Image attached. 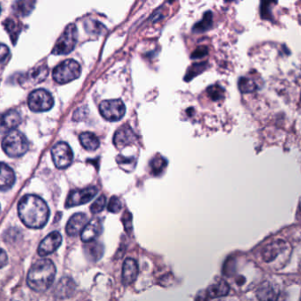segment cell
Returning a JSON list of instances; mask_svg holds the SVG:
<instances>
[{
    "instance_id": "1",
    "label": "cell",
    "mask_w": 301,
    "mask_h": 301,
    "mask_svg": "<svg viewBox=\"0 0 301 301\" xmlns=\"http://www.w3.org/2000/svg\"><path fill=\"white\" fill-rule=\"evenodd\" d=\"M18 214L27 227L40 229L49 220L50 209L42 198L29 194L24 196L19 202Z\"/></svg>"
},
{
    "instance_id": "2",
    "label": "cell",
    "mask_w": 301,
    "mask_h": 301,
    "mask_svg": "<svg viewBox=\"0 0 301 301\" xmlns=\"http://www.w3.org/2000/svg\"><path fill=\"white\" fill-rule=\"evenodd\" d=\"M56 267L49 259L37 261L27 273V282L30 289L37 292L45 291L53 284Z\"/></svg>"
},
{
    "instance_id": "3",
    "label": "cell",
    "mask_w": 301,
    "mask_h": 301,
    "mask_svg": "<svg viewBox=\"0 0 301 301\" xmlns=\"http://www.w3.org/2000/svg\"><path fill=\"white\" fill-rule=\"evenodd\" d=\"M2 148L10 158H20L28 149V142L23 134L18 131H11L2 141Z\"/></svg>"
},
{
    "instance_id": "4",
    "label": "cell",
    "mask_w": 301,
    "mask_h": 301,
    "mask_svg": "<svg viewBox=\"0 0 301 301\" xmlns=\"http://www.w3.org/2000/svg\"><path fill=\"white\" fill-rule=\"evenodd\" d=\"M81 67L80 64L73 59H67L55 67L53 70V79L59 84L69 83L80 77Z\"/></svg>"
},
{
    "instance_id": "5",
    "label": "cell",
    "mask_w": 301,
    "mask_h": 301,
    "mask_svg": "<svg viewBox=\"0 0 301 301\" xmlns=\"http://www.w3.org/2000/svg\"><path fill=\"white\" fill-rule=\"evenodd\" d=\"M78 41V29L75 24L68 25L52 50L55 55H66L72 52Z\"/></svg>"
},
{
    "instance_id": "6",
    "label": "cell",
    "mask_w": 301,
    "mask_h": 301,
    "mask_svg": "<svg viewBox=\"0 0 301 301\" xmlns=\"http://www.w3.org/2000/svg\"><path fill=\"white\" fill-rule=\"evenodd\" d=\"M27 104L30 110L35 112L50 111V109L53 107V97L50 92L43 88H39L33 91L29 95Z\"/></svg>"
},
{
    "instance_id": "7",
    "label": "cell",
    "mask_w": 301,
    "mask_h": 301,
    "mask_svg": "<svg viewBox=\"0 0 301 301\" xmlns=\"http://www.w3.org/2000/svg\"><path fill=\"white\" fill-rule=\"evenodd\" d=\"M125 105L120 99L103 101L99 104V112L107 121H118L125 114Z\"/></svg>"
},
{
    "instance_id": "8",
    "label": "cell",
    "mask_w": 301,
    "mask_h": 301,
    "mask_svg": "<svg viewBox=\"0 0 301 301\" xmlns=\"http://www.w3.org/2000/svg\"><path fill=\"white\" fill-rule=\"evenodd\" d=\"M51 156L54 164L58 169H65L73 163V150L65 142L56 143L51 149Z\"/></svg>"
},
{
    "instance_id": "9",
    "label": "cell",
    "mask_w": 301,
    "mask_h": 301,
    "mask_svg": "<svg viewBox=\"0 0 301 301\" xmlns=\"http://www.w3.org/2000/svg\"><path fill=\"white\" fill-rule=\"evenodd\" d=\"M291 253V247L287 242L278 239L272 242L271 244L267 245L261 253V256L265 262L272 263L277 260V258L280 255H285V254Z\"/></svg>"
},
{
    "instance_id": "10",
    "label": "cell",
    "mask_w": 301,
    "mask_h": 301,
    "mask_svg": "<svg viewBox=\"0 0 301 301\" xmlns=\"http://www.w3.org/2000/svg\"><path fill=\"white\" fill-rule=\"evenodd\" d=\"M97 194L98 189L96 188H84L81 190L73 191L70 193L69 196L67 198L65 207H73L86 204L92 201Z\"/></svg>"
},
{
    "instance_id": "11",
    "label": "cell",
    "mask_w": 301,
    "mask_h": 301,
    "mask_svg": "<svg viewBox=\"0 0 301 301\" xmlns=\"http://www.w3.org/2000/svg\"><path fill=\"white\" fill-rule=\"evenodd\" d=\"M62 243V236L59 232L53 231L44 238L38 248V254L40 256H47L52 254L59 248Z\"/></svg>"
},
{
    "instance_id": "12",
    "label": "cell",
    "mask_w": 301,
    "mask_h": 301,
    "mask_svg": "<svg viewBox=\"0 0 301 301\" xmlns=\"http://www.w3.org/2000/svg\"><path fill=\"white\" fill-rule=\"evenodd\" d=\"M136 140V134L129 126H124L116 131L114 135V144L116 147L122 148L129 144H132Z\"/></svg>"
},
{
    "instance_id": "13",
    "label": "cell",
    "mask_w": 301,
    "mask_h": 301,
    "mask_svg": "<svg viewBox=\"0 0 301 301\" xmlns=\"http://www.w3.org/2000/svg\"><path fill=\"white\" fill-rule=\"evenodd\" d=\"M102 230H103V226H102L101 219L98 218H93L91 221L86 224V226L81 231L80 233L81 239L85 243L94 240L102 233Z\"/></svg>"
},
{
    "instance_id": "14",
    "label": "cell",
    "mask_w": 301,
    "mask_h": 301,
    "mask_svg": "<svg viewBox=\"0 0 301 301\" xmlns=\"http://www.w3.org/2000/svg\"><path fill=\"white\" fill-rule=\"evenodd\" d=\"M21 118L18 111H7L0 117V133H9L20 125Z\"/></svg>"
},
{
    "instance_id": "15",
    "label": "cell",
    "mask_w": 301,
    "mask_h": 301,
    "mask_svg": "<svg viewBox=\"0 0 301 301\" xmlns=\"http://www.w3.org/2000/svg\"><path fill=\"white\" fill-rule=\"evenodd\" d=\"M86 224H87V218L86 215L83 213L73 215L66 224L65 229H66L67 234L72 237L80 234Z\"/></svg>"
},
{
    "instance_id": "16",
    "label": "cell",
    "mask_w": 301,
    "mask_h": 301,
    "mask_svg": "<svg viewBox=\"0 0 301 301\" xmlns=\"http://www.w3.org/2000/svg\"><path fill=\"white\" fill-rule=\"evenodd\" d=\"M48 74H49V69L46 66H39L27 72V74L22 76L21 82L23 84H28V85L39 83L41 81L45 80Z\"/></svg>"
},
{
    "instance_id": "17",
    "label": "cell",
    "mask_w": 301,
    "mask_h": 301,
    "mask_svg": "<svg viewBox=\"0 0 301 301\" xmlns=\"http://www.w3.org/2000/svg\"><path fill=\"white\" fill-rule=\"evenodd\" d=\"M139 274V267L137 261L131 258L126 259L123 266V281L125 285H130L136 280Z\"/></svg>"
},
{
    "instance_id": "18",
    "label": "cell",
    "mask_w": 301,
    "mask_h": 301,
    "mask_svg": "<svg viewBox=\"0 0 301 301\" xmlns=\"http://www.w3.org/2000/svg\"><path fill=\"white\" fill-rule=\"evenodd\" d=\"M15 181L14 171L8 165L0 163V190H7L12 188Z\"/></svg>"
},
{
    "instance_id": "19",
    "label": "cell",
    "mask_w": 301,
    "mask_h": 301,
    "mask_svg": "<svg viewBox=\"0 0 301 301\" xmlns=\"http://www.w3.org/2000/svg\"><path fill=\"white\" fill-rule=\"evenodd\" d=\"M36 6V0H17L13 6L14 13L19 16H27L29 15Z\"/></svg>"
},
{
    "instance_id": "20",
    "label": "cell",
    "mask_w": 301,
    "mask_h": 301,
    "mask_svg": "<svg viewBox=\"0 0 301 301\" xmlns=\"http://www.w3.org/2000/svg\"><path fill=\"white\" fill-rule=\"evenodd\" d=\"M257 298L261 300H276L278 297V292L276 288L270 284L269 282H265L261 285L257 291Z\"/></svg>"
},
{
    "instance_id": "21",
    "label": "cell",
    "mask_w": 301,
    "mask_h": 301,
    "mask_svg": "<svg viewBox=\"0 0 301 301\" xmlns=\"http://www.w3.org/2000/svg\"><path fill=\"white\" fill-rule=\"evenodd\" d=\"M278 0H261L260 4V16L262 20H270L274 23V18L272 10L275 6H277Z\"/></svg>"
},
{
    "instance_id": "22",
    "label": "cell",
    "mask_w": 301,
    "mask_h": 301,
    "mask_svg": "<svg viewBox=\"0 0 301 301\" xmlns=\"http://www.w3.org/2000/svg\"><path fill=\"white\" fill-rule=\"evenodd\" d=\"M80 141L81 145L86 148V150H96L99 146V139L97 138L95 134H92L90 132L80 134Z\"/></svg>"
},
{
    "instance_id": "23",
    "label": "cell",
    "mask_w": 301,
    "mask_h": 301,
    "mask_svg": "<svg viewBox=\"0 0 301 301\" xmlns=\"http://www.w3.org/2000/svg\"><path fill=\"white\" fill-rule=\"evenodd\" d=\"M85 251L87 257L92 261H99L103 254V247L98 242L90 241L85 247Z\"/></svg>"
},
{
    "instance_id": "24",
    "label": "cell",
    "mask_w": 301,
    "mask_h": 301,
    "mask_svg": "<svg viewBox=\"0 0 301 301\" xmlns=\"http://www.w3.org/2000/svg\"><path fill=\"white\" fill-rule=\"evenodd\" d=\"M228 292L229 285L225 281H219L208 289V296L210 298H219L227 295Z\"/></svg>"
},
{
    "instance_id": "25",
    "label": "cell",
    "mask_w": 301,
    "mask_h": 301,
    "mask_svg": "<svg viewBox=\"0 0 301 301\" xmlns=\"http://www.w3.org/2000/svg\"><path fill=\"white\" fill-rule=\"evenodd\" d=\"M238 87L239 91L242 94H250L258 89V86L255 83V80L248 77H241L239 79Z\"/></svg>"
},
{
    "instance_id": "26",
    "label": "cell",
    "mask_w": 301,
    "mask_h": 301,
    "mask_svg": "<svg viewBox=\"0 0 301 301\" xmlns=\"http://www.w3.org/2000/svg\"><path fill=\"white\" fill-rule=\"evenodd\" d=\"M5 27H6V31L9 33L11 37V40L13 43H16L18 37L20 35V25L18 23L17 21L12 19H8L4 22Z\"/></svg>"
},
{
    "instance_id": "27",
    "label": "cell",
    "mask_w": 301,
    "mask_h": 301,
    "mask_svg": "<svg viewBox=\"0 0 301 301\" xmlns=\"http://www.w3.org/2000/svg\"><path fill=\"white\" fill-rule=\"evenodd\" d=\"M212 14L211 12H208L204 16V19L194 27V31L195 32H204V31H206L212 27Z\"/></svg>"
},
{
    "instance_id": "28",
    "label": "cell",
    "mask_w": 301,
    "mask_h": 301,
    "mask_svg": "<svg viewBox=\"0 0 301 301\" xmlns=\"http://www.w3.org/2000/svg\"><path fill=\"white\" fill-rule=\"evenodd\" d=\"M207 94L213 101L221 100L225 96V89L219 85H212L208 87Z\"/></svg>"
},
{
    "instance_id": "29",
    "label": "cell",
    "mask_w": 301,
    "mask_h": 301,
    "mask_svg": "<svg viewBox=\"0 0 301 301\" xmlns=\"http://www.w3.org/2000/svg\"><path fill=\"white\" fill-rule=\"evenodd\" d=\"M165 164H166V163H165V159L161 158L160 156H157L155 158L152 159V164H151L152 173L156 175L160 173L164 170Z\"/></svg>"
},
{
    "instance_id": "30",
    "label": "cell",
    "mask_w": 301,
    "mask_h": 301,
    "mask_svg": "<svg viewBox=\"0 0 301 301\" xmlns=\"http://www.w3.org/2000/svg\"><path fill=\"white\" fill-rule=\"evenodd\" d=\"M107 198L105 195H101L97 198L93 204L91 205L90 209L93 214H98L103 210V208L106 206Z\"/></svg>"
},
{
    "instance_id": "31",
    "label": "cell",
    "mask_w": 301,
    "mask_h": 301,
    "mask_svg": "<svg viewBox=\"0 0 301 301\" xmlns=\"http://www.w3.org/2000/svg\"><path fill=\"white\" fill-rule=\"evenodd\" d=\"M117 163H118L120 166L123 168V169H124L125 171L126 168H128L127 171H131V170L129 169V167L134 169V168H135V165H136V160H135V158H124V157H121V156L117 158Z\"/></svg>"
},
{
    "instance_id": "32",
    "label": "cell",
    "mask_w": 301,
    "mask_h": 301,
    "mask_svg": "<svg viewBox=\"0 0 301 301\" xmlns=\"http://www.w3.org/2000/svg\"><path fill=\"white\" fill-rule=\"evenodd\" d=\"M205 68H206L205 64H195L188 71V74L185 76V80H191L192 78L195 77L197 74H200L203 70H205Z\"/></svg>"
},
{
    "instance_id": "33",
    "label": "cell",
    "mask_w": 301,
    "mask_h": 301,
    "mask_svg": "<svg viewBox=\"0 0 301 301\" xmlns=\"http://www.w3.org/2000/svg\"><path fill=\"white\" fill-rule=\"evenodd\" d=\"M108 209L111 213H118L122 209V202L118 198L113 196L109 201Z\"/></svg>"
},
{
    "instance_id": "34",
    "label": "cell",
    "mask_w": 301,
    "mask_h": 301,
    "mask_svg": "<svg viewBox=\"0 0 301 301\" xmlns=\"http://www.w3.org/2000/svg\"><path fill=\"white\" fill-rule=\"evenodd\" d=\"M208 53V50L207 48L205 46L202 47H198L196 50L192 53V58H199V57H203L206 56V54Z\"/></svg>"
},
{
    "instance_id": "35",
    "label": "cell",
    "mask_w": 301,
    "mask_h": 301,
    "mask_svg": "<svg viewBox=\"0 0 301 301\" xmlns=\"http://www.w3.org/2000/svg\"><path fill=\"white\" fill-rule=\"evenodd\" d=\"M9 55V49L7 45L0 44V61H3L8 57Z\"/></svg>"
},
{
    "instance_id": "36",
    "label": "cell",
    "mask_w": 301,
    "mask_h": 301,
    "mask_svg": "<svg viewBox=\"0 0 301 301\" xmlns=\"http://www.w3.org/2000/svg\"><path fill=\"white\" fill-rule=\"evenodd\" d=\"M7 261L8 259H7V253L0 248V268L5 267L7 264Z\"/></svg>"
},
{
    "instance_id": "37",
    "label": "cell",
    "mask_w": 301,
    "mask_h": 301,
    "mask_svg": "<svg viewBox=\"0 0 301 301\" xmlns=\"http://www.w3.org/2000/svg\"><path fill=\"white\" fill-rule=\"evenodd\" d=\"M0 12H1V8H0Z\"/></svg>"
},
{
    "instance_id": "38",
    "label": "cell",
    "mask_w": 301,
    "mask_h": 301,
    "mask_svg": "<svg viewBox=\"0 0 301 301\" xmlns=\"http://www.w3.org/2000/svg\"><path fill=\"white\" fill-rule=\"evenodd\" d=\"M300 101H301V95H300Z\"/></svg>"
},
{
    "instance_id": "39",
    "label": "cell",
    "mask_w": 301,
    "mask_h": 301,
    "mask_svg": "<svg viewBox=\"0 0 301 301\" xmlns=\"http://www.w3.org/2000/svg\"><path fill=\"white\" fill-rule=\"evenodd\" d=\"M300 300H301V296H300Z\"/></svg>"
}]
</instances>
